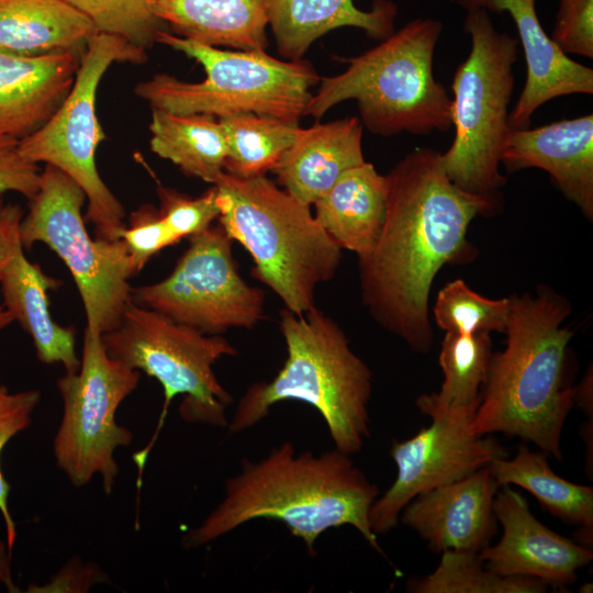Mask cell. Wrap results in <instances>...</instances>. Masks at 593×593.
Masks as SVG:
<instances>
[{"mask_svg":"<svg viewBox=\"0 0 593 593\" xmlns=\"http://www.w3.org/2000/svg\"><path fill=\"white\" fill-rule=\"evenodd\" d=\"M384 224L373 249L359 260L361 298L374 321L416 353L434 336L429 292L437 272L470 253L472 220L493 209L458 188L441 153L416 148L387 175Z\"/></svg>","mask_w":593,"mask_h":593,"instance_id":"6da1fadb","label":"cell"},{"mask_svg":"<svg viewBox=\"0 0 593 593\" xmlns=\"http://www.w3.org/2000/svg\"><path fill=\"white\" fill-rule=\"evenodd\" d=\"M379 486L350 455L336 448L315 455L296 452L286 440L258 461L242 459L240 470L225 482L224 497L183 537L186 548L210 544L255 519L278 521L315 556L318 537L350 525L382 552L369 521Z\"/></svg>","mask_w":593,"mask_h":593,"instance_id":"7a4b0ae2","label":"cell"},{"mask_svg":"<svg viewBox=\"0 0 593 593\" xmlns=\"http://www.w3.org/2000/svg\"><path fill=\"white\" fill-rule=\"evenodd\" d=\"M510 298L506 346L492 355L470 430L519 437L561 461L562 429L574 405V387L566 381L573 333L562 325L571 304L547 287Z\"/></svg>","mask_w":593,"mask_h":593,"instance_id":"3957f363","label":"cell"},{"mask_svg":"<svg viewBox=\"0 0 593 593\" xmlns=\"http://www.w3.org/2000/svg\"><path fill=\"white\" fill-rule=\"evenodd\" d=\"M279 328L287 357L270 381L250 384L237 402L227 428L244 432L282 401H300L324 419L334 448L354 455L370 437L372 374L351 349L343 328L312 307L298 315L284 309Z\"/></svg>","mask_w":593,"mask_h":593,"instance_id":"277c9868","label":"cell"},{"mask_svg":"<svg viewBox=\"0 0 593 593\" xmlns=\"http://www.w3.org/2000/svg\"><path fill=\"white\" fill-rule=\"evenodd\" d=\"M441 32L439 20L414 19L377 46L344 58L346 69L320 79L304 115L318 120L336 104L356 100L359 120L372 134L448 131L451 98L433 71Z\"/></svg>","mask_w":593,"mask_h":593,"instance_id":"5b68a950","label":"cell"},{"mask_svg":"<svg viewBox=\"0 0 593 593\" xmlns=\"http://www.w3.org/2000/svg\"><path fill=\"white\" fill-rule=\"evenodd\" d=\"M213 186L219 223L253 258L251 273L292 313L314 307L315 290L335 276L342 248L310 206L265 175L240 178L224 172Z\"/></svg>","mask_w":593,"mask_h":593,"instance_id":"8992f818","label":"cell"},{"mask_svg":"<svg viewBox=\"0 0 593 593\" xmlns=\"http://www.w3.org/2000/svg\"><path fill=\"white\" fill-rule=\"evenodd\" d=\"M156 43L194 59L205 78L188 82L156 74L137 83L135 94L152 109L217 119L256 113L299 122L321 79L309 61L282 60L265 51L221 49L164 30L157 33Z\"/></svg>","mask_w":593,"mask_h":593,"instance_id":"52a82bcc","label":"cell"},{"mask_svg":"<svg viewBox=\"0 0 593 593\" xmlns=\"http://www.w3.org/2000/svg\"><path fill=\"white\" fill-rule=\"evenodd\" d=\"M470 53L455 71L450 103L454 141L441 153L448 178L461 190L500 206L506 177L500 171L515 86L518 41L494 26L488 11L467 10Z\"/></svg>","mask_w":593,"mask_h":593,"instance_id":"ba28073f","label":"cell"},{"mask_svg":"<svg viewBox=\"0 0 593 593\" xmlns=\"http://www.w3.org/2000/svg\"><path fill=\"white\" fill-rule=\"evenodd\" d=\"M108 354L156 379L164 404L150 443L134 455L142 474L149 450L163 427L170 402L182 395L179 414L187 423L227 427L233 396L220 383L213 366L236 348L221 335L203 334L131 301L121 322L102 335Z\"/></svg>","mask_w":593,"mask_h":593,"instance_id":"9c48e42d","label":"cell"},{"mask_svg":"<svg viewBox=\"0 0 593 593\" xmlns=\"http://www.w3.org/2000/svg\"><path fill=\"white\" fill-rule=\"evenodd\" d=\"M86 202L71 178L45 165L20 237L25 249L41 243L63 260L80 294L86 327L103 335L121 322L132 301L130 280L138 270L121 239L92 238L82 214Z\"/></svg>","mask_w":593,"mask_h":593,"instance_id":"30bf717a","label":"cell"},{"mask_svg":"<svg viewBox=\"0 0 593 593\" xmlns=\"http://www.w3.org/2000/svg\"><path fill=\"white\" fill-rule=\"evenodd\" d=\"M146 58L124 40L96 33L80 57L64 101L41 127L19 141L25 159L54 166L82 189L87 198L85 216L93 224L97 238L119 239L125 226L124 208L96 166L97 148L105 138L96 112L97 90L113 63L142 64Z\"/></svg>","mask_w":593,"mask_h":593,"instance_id":"8fae6325","label":"cell"},{"mask_svg":"<svg viewBox=\"0 0 593 593\" xmlns=\"http://www.w3.org/2000/svg\"><path fill=\"white\" fill-rule=\"evenodd\" d=\"M139 378L138 370L108 354L100 333L86 327L79 369L57 380L63 415L53 452L74 486H85L99 475L104 493H112L119 475L114 452L133 441L132 432L118 424L115 413Z\"/></svg>","mask_w":593,"mask_h":593,"instance_id":"7c38bea8","label":"cell"},{"mask_svg":"<svg viewBox=\"0 0 593 593\" xmlns=\"http://www.w3.org/2000/svg\"><path fill=\"white\" fill-rule=\"evenodd\" d=\"M233 239L219 223L189 237L172 271L132 288V301L203 334L253 328L265 314V292L239 275Z\"/></svg>","mask_w":593,"mask_h":593,"instance_id":"4fadbf2b","label":"cell"},{"mask_svg":"<svg viewBox=\"0 0 593 593\" xmlns=\"http://www.w3.org/2000/svg\"><path fill=\"white\" fill-rule=\"evenodd\" d=\"M478 405L440 409L416 404L432 424L407 439L392 441L390 454L396 477L369 512L377 536L396 527L402 510L416 496L507 457L505 447L494 437L470 430Z\"/></svg>","mask_w":593,"mask_h":593,"instance_id":"5bb4252c","label":"cell"},{"mask_svg":"<svg viewBox=\"0 0 593 593\" xmlns=\"http://www.w3.org/2000/svg\"><path fill=\"white\" fill-rule=\"evenodd\" d=\"M23 215L18 204L0 205L2 304L31 337L41 362L60 363L66 372H75L80 367L76 332L54 321L49 310V291L58 288L59 281L27 259L20 237Z\"/></svg>","mask_w":593,"mask_h":593,"instance_id":"9a60e30c","label":"cell"},{"mask_svg":"<svg viewBox=\"0 0 593 593\" xmlns=\"http://www.w3.org/2000/svg\"><path fill=\"white\" fill-rule=\"evenodd\" d=\"M494 513L501 539L480 551L488 569L501 575H523L563 588L577 581V571L593 558L592 549L553 532L530 512L524 496L502 485Z\"/></svg>","mask_w":593,"mask_h":593,"instance_id":"2e32d148","label":"cell"},{"mask_svg":"<svg viewBox=\"0 0 593 593\" xmlns=\"http://www.w3.org/2000/svg\"><path fill=\"white\" fill-rule=\"evenodd\" d=\"M499 483L489 466L413 499L400 521L436 552H480L497 533L493 504Z\"/></svg>","mask_w":593,"mask_h":593,"instance_id":"e0dca14e","label":"cell"},{"mask_svg":"<svg viewBox=\"0 0 593 593\" xmlns=\"http://www.w3.org/2000/svg\"><path fill=\"white\" fill-rule=\"evenodd\" d=\"M466 11L506 12L513 20L526 61L524 88L510 111L512 130L527 128L534 112L551 99L593 93V70L570 58L545 32L536 0H457Z\"/></svg>","mask_w":593,"mask_h":593,"instance_id":"ac0fdd59","label":"cell"},{"mask_svg":"<svg viewBox=\"0 0 593 593\" xmlns=\"http://www.w3.org/2000/svg\"><path fill=\"white\" fill-rule=\"evenodd\" d=\"M501 163L507 172L547 171L562 194L586 219L593 217V115L560 120L536 128L511 130Z\"/></svg>","mask_w":593,"mask_h":593,"instance_id":"d6986e66","label":"cell"},{"mask_svg":"<svg viewBox=\"0 0 593 593\" xmlns=\"http://www.w3.org/2000/svg\"><path fill=\"white\" fill-rule=\"evenodd\" d=\"M81 55L0 49V136L20 141L41 127L71 89Z\"/></svg>","mask_w":593,"mask_h":593,"instance_id":"ffe728a7","label":"cell"},{"mask_svg":"<svg viewBox=\"0 0 593 593\" xmlns=\"http://www.w3.org/2000/svg\"><path fill=\"white\" fill-rule=\"evenodd\" d=\"M362 132L357 116L301 127L271 170L278 184L301 203L313 205L344 172L366 161Z\"/></svg>","mask_w":593,"mask_h":593,"instance_id":"44dd1931","label":"cell"},{"mask_svg":"<svg viewBox=\"0 0 593 593\" xmlns=\"http://www.w3.org/2000/svg\"><path fill=\"white\" fill-rule=\"evenodd\" d=\"M396 14V4L389 0H373L368 11L353 0H270L269 25L278 53L296 60L316 40L338 27H357L382 41L394 32Z\"/></svg>","mask_w":593,"mask_h":593,"instance_id":"7402d4cb","label":"cell"},{"mask_svg":"<svg viewBox=\"0 0 593 593\" xmlns=\"http://www.w3.org/2000/svg\"><path fill=\"white\" fill-rule=\"evenodd\" d=\"M387 202V177L365 161L344 172L314 202V217L342 249L362 258L379 239Z\"/></svg>","mask_w":593,"mask_h":593,"instance_id":"603a6c76","label":"cell"},{"mask_svg":"<svg viewBox=\"0 0 593 593\" xmlns=\"http://www.w3.org/2000/svg\"><path fill=\"white\" fill-rule=\"evenodd\" d=\"M270 0H154L171 33L210 46L265 51Z\"/></svg>","mask_w":593,"mask_h":593,"instance_id":"cb8c5ba5","label":"cell"},{"mask_svg":"<svg viewBox=\"0 0 593 593\" xmlns=\"http://www.w3.org/2000/svg\"><path fill=\"white\" fill-rule=\"evenodd\" d=\"M97 33L65 0H0V49L26 56L82 54Z\"/></svg>","mask_w":593,"mask_h":593,"instance_id":"d4e9b609","label":"cell"},{"mask_svg":"<svg viewBox=\"0 0 593 593\" xmlns=\"http://www.w3.org/2000/svg\"><path fill=\"white\" fill-rule=\"evenodd\" d=\"M149 132L152 152L184 175L215 184L225 172L226 138L213 115L152 109Z\"/></svg>","mask_w":593,"mask_h":593,"instance_id":"484cf974","label":"cell"},{"mask_svg":"<svg viewBox=\"0 0 593 593\" xmlns=\"http://www.w3.org/2000/svg\"><path fill=\"white\" fill-rule=\"evenodd\" d=\"M489 468L500 486H521L560 521L575 526H593L592 486L559 477L544 451H532L521 445L513 458H496Z\"/></svg>","mask_w":593,"mask_h":593,"instance_id":"4316f807","label":"cell"},{"mask_svg":"<svg viewBox=\"0 0 593 593\" xmlns=\"http://www.w3.org/2000/svg\"><path fill=\"white\" fill-rule=\"evenodd\" d=\"M219 121L227 145L224 171L240 178L272 170L301 128L296 121L256 113L226 115Z\"/></svg>","mask_w":593,"mask_h":593,"instance_id":"83f0119b","label":"cell"},{"mask_svg":"<svg viewBox=\"0 0 593 593\" xmlns=\"http://www.w3.org/2000/svg\"><path fill=\"white\" fill-rule=\"evenodd\" d=\"M492 342L486 333H446L438 362L444 381L438 392L422 394L416 404L440 409L478 405L492 358Z\"/></svg>","mask_w":593,"mask_h":593,"instance_id":"f1b7e54d","label":"cell"},{"mask_svg":"<svg viewBox=\"0 0 593 593\" xmlns=\"http://www.w3.org/2000/svg\"><path fill=\"white\" fill-rule=\"evenodd\" d=\"M549 585L523 575H501L486 568L480 552L446 550L437 568L412 580L413 593H542Z\"/></svg>","mask_w":593,"mask_h":593,"instance_id":"f546056e","label":"cell"},{"mask_svg":"<svg viewBox=\"0 0 593 593\" xmlns=\"http://www.w3.org/2000/svg\"><path fill=\"white\" fill-rule=\"evenodd\" d=\"M511 311V298L492 300L472 291L460 279L447 283L436 298L433 313L446 333L474 335L504 333Z\"/></svg>","mask_w":593,"mask_h":593,"instance_id":"4dcf8cb0","label":"cell"},{"mask_svg":"<svg viewBox=\"0 0 593 593\" xmlns=\"http://www.w3.org/2000/svg\"><path fill=\"white\" fill-rule=\"evenodd\" d=\"M65 1L85 14L97 33L118 36L143 54L156 43V35L163 30L164 23L153 11L154 0Z\"/></svg>","mask_w":593,"mask_h":593,"instance_id":"1f68e13d","label":"cell"},{"mask_svg":"<svg viewBox=\"0 0 593 593\" xmlns=\"http://www.w3.org/2000/svg\"><path fill=\"white\" fill-rule=\"evenodd\" d=\"M41 396L38 390L11 392L0 384V457L5 445L30 426ZM9 493L10 484L0 468V513L4 522L7 544L12 550L16 539V526L8 504Z\"/></svg>","mask_w":593,"mask_h":593,"instance_id":"d6a6232c","label":"cell"},{"mask_svg":"<svg viewBox=\"0 0 593 593\" xmlns=\"http://www.w3.org/2000/svg\"><path fill=\"white\" fill-rule=\"evenodd\" d=\"M157 192L158 212L179 240L205 230L220 215L215 186L197 198L161 186Z\"/></svg>","mask_w":593,"mask_h":593,"instance_id":"836d02e7","label":"cell"},{"mask_svg":"<svg viewBox=\"0 0 593 593\" xmlns=\"http://www.w3.org/2000/svg\"><path fill=\"white\" fill-rule=\"evenodd\" d=\"M119 239L124 243L138 272L154 255L180 242L168 227L158 209L150 205H143L130 215Z\"/></svg>","mask_w":593,"mask_h":593,"instance_id":"e575fe53","label":"cell"},{"mask_svg":"<svg viewBox=\"0 0 593 593\" xmlns=\"http://www.w3.org/2000/svg\"><path fill=\"white\" fill-rule=\"evenodd\" d=\"M550 37L564 54L593 58V0H558Z\"/></svg>","mask_w":593,"mask_h":593,"instance_id":"d590c367","label":"cell"},{"mask_svg":"<svg viewBox=\"0 0 593 593\" xmlns=\"http://www.w3.org/2000/svg\"><path fill=\"white\" fill-rule=\"evenodd\" d=\"M40 180L37 164L21 155L19 139L0 136V193L16 192L30 201L38 191Z\"/></svg>","mask_w":593,"mask_h":593,"instance_id":"8d00e7d4","label":"cell"},{"mask_svg":"<svg viewBox=\"0 0 593 593\" xmlns=\"http://www.w3.org/2000/svg\"><path fill=\"white\" fill-rule=\"evenodd\" d=\"M110 582L109 577L94 563H85L78 558L69 560L43 585H29L26 592H88L97 583Z\"/></svg>","mask_w":593,"mask_h":593,"instance_id":"74e56055","label":"cell"},{"mask_svg":"<svg viewBox=\"0 0 593 593\" xmlns=\"http://www.w3.org/2000/svg\"><path fill=\"white\" fill-rule=\"evenodd\" d=\"M11 549L7 542L0 539V585L10 593L20 592L14 584L11 568Z\"/></svg>","mask_w":593,"mask_h":593,"instance_id":"f35d334b","label":"cell"},{"mask_svg":"<svg viewBox=\"0 0 593 593\" xmlns=\"http://www.w3.org/2000/svg\"><path fill=\"white\" fill-rule=\"evenodd\" d=\"M574 404L580 406L592 418V370L586 374L578 387H574Z\"/></svg>","mask_w":593,"mask_h":593,"instance_id":"ab89813d","label":"cell"},{"mask_svg":"<svg viewBox=\"0 0 593 593\" xmlns=\"http://www.w3.org/2000/svg\"><path fill=\"white\" fill-rule=\"evenodd\" d=\"M12 323H14L12 315L0 302V332L7 328Z\"/></svg>","mask_w":593,"mask_h":593,"instance_id":"60d3db41","label":"cell"},{"mask_svg":"<svg viewBox=\"0 0 593 593\" xmlns=\"http://www.w3.org/2000/svg\"><path fill=\"white\" fill-rule=\"evenodd\" d=\"M0 205H1V200H0Z\"/></svg>","mask_w":593,"mask_h":593,"instance_id":"b9f144b4","label":"cell"}]
</instances>
